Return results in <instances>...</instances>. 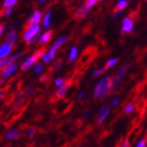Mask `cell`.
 Masks as SVG:
<instances>
[{
  "label": "cell",
  "instance_id": "obj_22",
  "mask_svg": "<svg viewBox=\"0 0 147 147\" xmlns=\"http://www.w3.org/2000/svg\"><path fill=\"white\" fill-rule=\"evenodd\" d=\"M127 1L126 0H120L118 3H117V6H116V9L117 11H121V9H123L125 7V6L127 5Z\"/></svg>",
  "mask_w": 147,
  "mask_h": 147
},
{
  "label": "cell",
  "instance_id": "obj_23",
  "mask_svg": "<svg viewBox=\"0 0 147 147\" xmlns=\"http://www.w3.org/2000/svg\"><path fill=\"white\" fill-rule=\"evenodd\" d=\"M66 80L65 78H63V77H59V78H57L55 80H54V84H55V86L57 87H59V88H61V87H63V86L66 84Z\"/></svg>",
  "mask_w": 147,
  "mask_h": 147
},
{
  "label": "cell",
  "instance_id": "obj_39",
  "mask_svg": "<svg viewBox=\"0 0 147 147\" xmlns=\"http://www.w3.org/2000/svg\"><path fill=\"white\" fill-rule=\"evenodd\" d=\"M45 1H46V0H40V2H42V3L45 2Z\"/></svg>",
  "mask_w": 147,
  "mask_h": 147
},
{
  "label": "cell",
  "instance_id": "obj_38",
  "mask_svg": "<svg viewBox=\"0 0 147 147\" xmlns=\"http://www.w3.org/2000/svg\"><path fill=\"white\" fill-rule=\"evenodd\" d=\"M3 97V95H2V91L0 90V98H2Z\"/></svg>",
  "mask_w": 147,
  "mask_h": 147
},
{
  "label": "cell",
  "instance_id": "obj_16",
  "mask_svg": "<svg viewBox=\"0 0 147 147\" xmlns=\"http://www.w3.org/2000/svg\"><path fill=\"white\" fill-rule=\"evenodd\" d=\"M52 34H53V31L52 30H48L46 31L45 34H42L41 36V39H40V42L42 43V44H45V43L49 42L51 40V38H52Z\"/></svg>",
  "mask_w": 147,
  "mask_h": 147
},
{
  "label": "cell",
  "instance_id": "obj_15",
  "mask_svg": "<svg viewBox=\"0 0 147 147\" xmlns=\"http://www.w3.org/2000/svg\"><path fill=\"white\" fill-rule=\"evenodd\" d=\"M17 41V31L16 30H11L7 37H6V44H9L11 46H14V44Z\"/></svg>",
  "mask_w": 147,
  "mask_h": 147
},
{
  "label": "cell",
  "instance_id": "obj_7",
  "mask_svg": "<svg viewBox=\"0 0 147 147\" xmlns=\"http://www.w3.org/2000/svg\"><path fill=\"white\" fill-rule=\"evenodd\" d=\"M67 40H68V38H67V37H61V38H59V39H57L55 42H54V44L52 45L51 49L48 51V52H47L51 61L54 59V57H55V52H57V49H59V47H61V46H62L63 44H64V43L67 41Z\"/></svg>",
  "mask_w": 147,
  "mask_h": 147
},
{
  "label": "cell",
  "instance_id": "obj_9",
  "mask_svg": "<svg viewBox=\"0 0 147 147\" xmlns=\"http://www.w3.org/2000/svg\"><path fill=\"white\" fill-rule=\"evenodd\" d=\"M133 27H134V22L131 18L129 17H126L123 19L122 21V28H121V32H130V31L133 30Z\"/></svg>",
  "mask_w": 147,
  "mask_h": 147
},
{
  "label": "cell",
  "instance_id": "obj_25",
  "mask_svg": "<svg viewBox=\"0 0 147 147\" xmlns=\"http://www.w3.org/2000/svg\"><path fill=\"white\" fill-rule=\"evenodd\" d=\"M62 65H63V59H57V62L54 63V65H53V67H52V69H51V70H52V71L59 70V69H61V67H62Z\"/></svg>",
  "mask_w": 147,
  "mask_h": 147
},
{
  "label": "cell",
  "instance_id": "obj_3",
  "mask_svg": "<svg viewBox=\"0 0 147 147\" xmlns=\"http://www.w3.org/2000/svg\"><path fill=\"white\" fill-rule=\"evenodd\" d=\"M45 52H46V51H45V48H44V47H43V48H41V49H38V50L36 51V52H34L31 57H27V59L24 61V63H23L22 66H21V70H22V71L28 70L31 66L34 65V64L37 63L38 59H42L43 54L45 53Z\"/></svg>",
  "mask_w": 147,
  "mask_h": 147
},
{
  "label": "cell",
  "instance_id": "obj_21",
  "mask_svg": "<svg viewBox=\"0 0 147 147\" xmlns=\"http://www.w3.org/2000/svg\"><path fill=\"white\" fill-rule=\"evenodd\" d=\"M118 61H119L118 57H113V59H109L108 62H107V64H105V68L109 69V68H112V67H114V66L118 63Z\"/></svg>",
  "mask_w": 147,
  "mask_h": 147
},
{
  "label": "cell",
  "instance_id": "obj_36",
  "mask_svg": "<svg viewBox=\"0 0 147 147\" xmlns=\"http://www.w3.org/2000/svg\"><path fill=\"white\" fill-rule=\"evenodd\" d=\"M89 115H90L89 113H85L84 115H82V117H84V118H87V117H89Z\"/></svg>",
  "mask_w": 147,
  "mask_h": 147
},
{
  "label": "cell",
  "instance_id": "obj_33",
  "mask_svg": "<svg viewBox=\"0 0 147 147\" xmlns=\"http://www.w3.org/2000/svg\"><path fill=\"white\" fill-rule=\"evenodd\" d=\"M42 69H43L42 65H37L36 68H34V72H40V71H42Z\"/></svg>",
  "mask_w": 147,
  "mask_h": 147
},
{
  "label": "cell",
  "instance_id": "obj_11",
  "mask_svg": "<svg viewBox=\"0 0 147 147\" xmlns=\"http://www.w3.org/2000/svg\"><path fill=\"white\" fill-rule=\"evenodd\" d=\"M13 50V46L9 45V44H2L0 46V61L3 59L4 57H6L7 55H9Z\"/></svg>",
  "mask_w": 147,
  "mask_h": 147
},
{
  "label": "cell",
  "instance_id": "obj_19",
  "mask_svg": "<svg viewBox=\"0 0 147 147\" xmlns=\"http://www.w3.org/2000/svg\"><path fill=\"white\" fill-rule=\"evenodd\" d=\"M18 0H4L3 1V7L4 9H11L17 3Z\"/></svg>",
  "mask_w": 147,
  "mask_h": 147
},
{
  "label": "cell",
  "instance_id": "obj_20",
  "mask_svg": "<svg viewBox=\"0 0 147 147\" xmlns=\"http://www.w3.org/2000/svg\"><path fill=\"white\" fill-rule=\"evenodd\" d=\"M107 70H108V69L105 68V67H102V68L96 69V70H95L93 72V73H92V76H93V77H98V76H100V75H102L103 73H105V72H107Z\"/></svg>",
  "mask_w": 147,
  "mask_h": 147
},
{
  "label": "cell",
  "instance_id": "obj_34",
  "mask_svg": "<svg viewBox=\"0 0 147 147\" xmlns=\"http://www.w3.org/2000/svg\"><path fill=\"white\" fill-rule=\"evenodd\" d=\"M85 95H86V93L84 92V91H82L80 93H78V96H77V97H78L79 99H82L84 97H85Z\"/></svg>",
  "mask_w": 147,
  "mask_h": 147
},
{
  "label": "cell",
  "instance_id": "obj_8",
  "mask_svg": "<svg viewBox=\"0 0 147 147\" xmlns=\"http://www.w3.org/2000/svg\"><path fill=\"white\" fill-rule=\"evenodd\" d=\"M41 19H42V13L40 11H36L34 14H32V16L30 17V19L27 21L26 26H27V27H30V26L38 25L40 23V21H41Z\"/></svg>",
  "mask_w": 147,
  "mask_h": 147
},
{
  "label": "cell",
  "instance_id": "obj_12",
  "mask_svg": "<svg viewBox=\"0 0 147 147\" xmlns=\"http://www.w3.org/2000/svg\"><path fill=\"white\" fill-rule=\"evenodd\" d=\"M5 137L7 140H18L21 137V129L20 128H13L6 134Z\"/></svg>",
  "mask_w": 147,
  "mask_h": 147
},
{
  "label": "cell",
  "instance_id": "obj_30",
  "mask_svg": "<svg viewBox=\"0 0 147 147\" xmlns=\"http://www.w3.org/2000/svg\"><path fill=\"white\" fill-rule=\"evenodd\" d=\"M42 59H43V62H44V63H49V62H51V59H50V57H49V55H48V53H47V52H45V53L43 54Z\"/></svg>",
  "mask_w": 147,
  "mask_h": 147
},
{
  "label": "cell",
  "instance_id": "obj_32",
  "mask_svg": "<svg viewBox=\"0 0 147 147\" xmlns=\"http://www.w3.org/2000/svg\"><path fill=\"white\" fill-rule=\"evenodd\" d=\"M34 91H36V89L34 88V87H30V88L27 90V95H29V96H31V95H34Z\"/></svg>",
  "mask_w": 147,
  "mask_h": 147
},
{
  "label": "cell",
  "instance_id": "obj_29",
  "mask_svg": "<svg viewBox=\"0 0 147 147\" xmlns=\"http://www.w3.org/2000/svg\"><path fill=\"white\" fill-rule=\"evenodd\" d=\"M11 11H13V9H4V7H3L2 11H0V16H5V17H9V15L11 14Z\"/></svg>",
  "mask_w": 147,
  "mask_h": 147
},
{
  "label": "cell",
  "instance_id": "obj_4",
  "mask_svg": "<svg viewBox=\"0 0 147 147\" xmlns=\"http://www.w3.org/2000/svg\"><path fill=\"white\" fill-rule=\"evenodd\" d=\"M111 112H112V105H109V103H105V105H102L100 107V109L97 112L96 115V124L97 125H101L105 122V120L109 118V116L111 115Z\"/></svg>",
  "mask_w": 147,
  "mask_h": 147
},
{
  "label": "cell",
  "instance_id": "obj_31",
  "mask_svg": "<svg viewBox=\"0 0 147 147\" xmlns=\"http://www.w3.org/2000/svg\"><path fill=\"white\" fill-rule=\"evenodd\" d=\"M36 133H37V128H34V127H30L29 128V130H28V137H34V135H36Z\"/></svg>",
  "mask_w": 147,
  "mask_h": 147
},
{
  "label": "cell",
  "instance_id": "obj_2",
  "mask_svg": "<svg viewBox=\"0 0 147 147\" xmlns=\"http://www.w3.org/2000/svg\"><path fill=\"white\" fill-rule=\"evenodd\" d=\"M129 67H130L129 64H124V65L120 66V68H118V70L116 71V73L114 74V76H113L114 91L118 90L120 84L122 82V80H123V78L125 77V75L127 74L128 70H129Z\"/></svg>",
  "mask_w": 147,
  "mask_h": 147
},
{
  "label": "cell",
  "instance_id": "obj_27",
  "mask_svg": "<svg viewBox=\"0 0 147 147\" xmlns=\"http://www.w3.org/2000/svg\"><path fill=\"white\" fill-rule=\"evenodd\" d=\"M135 147H147V140L144 138L140 139V140L136 143Z\"/></svg>",
  "mask_w": 147,
  "mask_h": 147
},
{
  "label": "cell",
  "instance_id": "obj_24",
  "mask_svg": "<svg viewBox=\"0 0 147 147\" xmlns=\"http://www.w3.org/2000/svg\"><path fill=\"white\" fill-rule=\"evenodd\" d=\"M120 102H121L120 98H119L118 96H115V97H113V99H112V101H111L110 105H112V108H117V107L120 105Z\"/></svg>",
  "mask_w": 147,
  "mask_h": 147
},
{
  "label": "cell",
  "instance_id": "obj_13",
  "mask_svg": "<svg viewBox=\"0 0 147 147\" xmlns=\"http://www.w3.org/2000/svg\"><path fill=\"white\" fill-rule=\"evenodd\" d=\"M136 109H137L136 102L129 101L124 105V108H123V113H124L125 115H131L133 113H135Z\"/></svg>",
  "mask_w": 147,
  "mask_h": 147
},
{
  "label": "cell",
  "instance_id": "obj_14",
  "mask_svg": "<svg viewBox=\"0 0 147 147\" xmlns=\"http://www.w3.org/2000/svg\"><path fill=\"white\" fill-rule=\"evenodd\" d=\"M17 70V64H11V65L7 66L6 68L3 69L2 71V76L3 77H9L11 74L14 73L15 71Z\"/></svg>",
  "mask_w": 147,
  "mask_h": 147
},
{
  "label": "cell",
  "instance_id": "obj_17",
  "mask_svg": "<svg viewBox=\"0 0 147 147\" xmlns=\"http://www.w3.org/2000/svg\"><path fill=\"white\" fill-rule=\"evenodd\" d=\"M50 17H51V11H46L45 16H44V21H43V26L44 28H48L50 25Z\"/></svg>",
  "mask_w": 147,
  "mask_h": 147
},
{
  "label": "cell",
  "instance_id": "obj_28",
  "mask_svg": "<svg viewBox=\"0 0 147 147\" xmlns=\"http://www.w3.org/2000/svg\"><path fill=\"white\" fill-rule=\"evenodd\" d=\"M98 1H99V0H87L85 4H86V6H87L89 9H90L91 7H93V6L95 5V4H96Z\"/></svg>",
  "mask_w": 147,
  "mask_h": 147
},
{
  "label": "cell",
  "instance_id": "obj_1",
  "mask_svg": "<svg viewBox=\"0 0 147 147\" xmlns=\"http://www.w3.org/2000/svg\"><path fill=\"white\" fill-rule=\"evenodd\" d=\"M114 92L113 77L105 76L95 84L93 88V98L96 100L107 99Z\"/></svg>",
  "mask_w": 147,
  "mask_h": 147
},
{
  "label": "cell",
  "instance_id": "obj_35",
  "mask_svg": "<svg viewBox=\"0 0 147 147\" xmlns=\"http://www.w3.org/2000/svg\"><path fill=\"white\" fill-rule=\"evenodd\" d=\"M4 24H0V37H1V34H2V32L4 31Z\"/></svg>",
  "mask_w": 147,
  "mask_h": 147
},
{
  "label": "cell",
  "instance_id": "obj_5",
  "mask_svg": "<svg viewBox=\"0 0 147 147\" xmlns=\"http://www.w3.org/2000/svg\"><path fill=\"white\" fill-rule=\"evenodd\" d=\"M40 31H41V28H40L39 25L30 26V27H27V28H26V30L24 31V34H23L22 38L26 43H28V42H30L34 37H37L38 34H40Z\"/></svg>",
  "mask_w": 147,
  "mask_h": 147
},
{
  "label": "cell",
  "instance_id": "obj_10",
  "mask_svg": "<svg viewBox=\"0 0 147 147\" xmlns=\"http://www.w3.org/2000/svg\"><path fill=\"white\" fill-rule=\"evenodd\" d=\"M89 13V9L86 6V4H82L80 7L76 9L75 11V14H74V19L76 20H80V19H84V18L88 15Z\"/></svg>",
  "mask_w": 147,
  "mask_h": 147
},
{
  "label": "cell",
  "instance_id": "obj_26",
  "mask_svg": "<svg viewBox=\"0 0 147 147\" xmlns=\"http://www.w3.org/2000/svg\"><path fill=\"white\" fill-rule=\"evenodd\" d=\"M118 147H130V140L128 138H124L119 143Z\"/></svg>",
  "mask_w": 147,
  "mask_h": 147
},
{
  "label": "cell",
  "instance_id": "obj_6",
  "mask_svg": "<svg viewBox=\"0 0 147 147\" xmlns=\"http://www.w3.org/2000/svg\"><path fill=\"white\" fill-rule=\"evenodd\" d=\"M71 86H72V80L69 79V80L66 82V84L63 86V87H61V88H59L55 91V93H54V99H55V100H59V99L65 98L67 93H68L69 89L71 88Z\"/></svg>",
  "mask_w": 147,
  "mask_h": 147
},
{
  "label": "cell",
  "instance_id": "obj_18",
  "mask_svg": "<svg viewBox=\"0 0 147 147\" xmlns=\"http://www.w3.org/2000/svg\"><path fill=\"white\" fill-rule=\"evenodd\" d=\"M76 57H77V47L73 46L70 50V53H69V61L70 62H74L76 59Z\"/></svg>",
  "mask_w": 147,
  "mask_h": 147
},
{
  "label": "cell",
  "instance_id": "obj_37",
  "mask_svg": "<svg viewBox=\"0 0 147 147\" xmlns=\"http://www.w3.org/2000/svg\"><path fill=\"white\" fill-rule=\"evenodd\" d=\"M3 84V78H0V86Z\"/></svg>",
  "mask_w": 147,
  "mask_h": 147
}]
</instances>
